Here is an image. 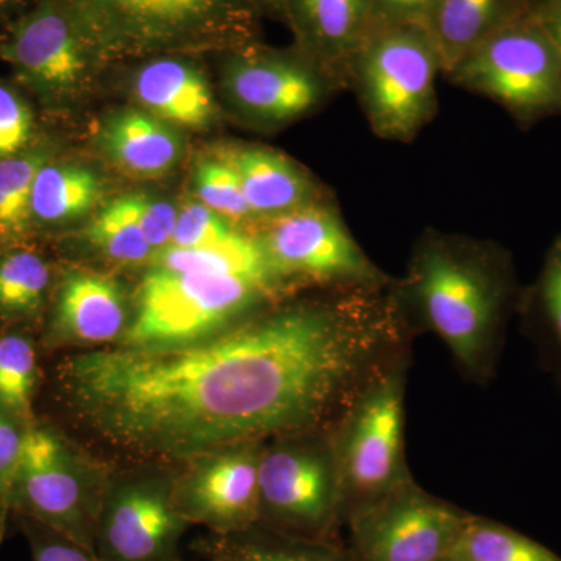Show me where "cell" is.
Listing matches in <instances>:
<instances>
[{
    "label": "cell",
    "instance_id": "6da1fadb",
    "mask_svg": "<svg viewBox=\"0 0 561 561\" xmlns=\"http://www.w3.org/2000/svg\"><path fill=\"white\" fill-rule=\"evenodd\" d=\"M412 348L383 287L301 291L172 348L70 351L55 398L92 437L160 467L221 446L331 430Z\"/></svg>",
    "mask_w": 561,
    "mask_h": 561
},
{
    "label": "cell",
    "instance_id": "7a4b0ae2",
    "mask_svg": "<svg viewBox=\"0 0 561 561\" xmlns=\"http://www.w3.org/2000/svg\"><path fill=\"white\" fill-rule=\"evenodd\" d=\"M391 291L413 337L437 335L463 378L481 387L493 381L519 301L507 251L427 228Z\"/></svg>",
    "mask_w": 561,
    "mask_h": 561
},
{
    "label": "cell",
    "instance_id": "3957f363",
    "mask_svg": "<svg viewBox=\"0 0 561 561\" xmlns=\"http://www.w3.org/2000/svg\"><path fill=\"white\" fill-rule=\"evenodd\" d=\"M111 66L260 43L254 0H69Z\"/></svg>",
    "mask_w": 561,
    "mask_h": 561
},
{
    "label": "cell",
    "instance_id": "277c9868",
    "mask_svg": "<svg viewBox=\"0 0 561 561\" xmlns=\"http://www.w3.org/2000/svg\"><path fill=\"white\" fill-rule=\"evenodd\" d=\"M280 295L242 273L175 271L147 265L133 286L130 324L122 348L190 345L228 330Z\"/></svg>",
    "mask_w": 561,
    "mask_h": 561
},
{
    "label": "cell",
    "instance_id": "5b68a950",
    "mask_svg": "<svg viewBox=\"0 0 561 561\" xmlns=\"http://www.w3.org/2000/svg\"><path fill=\"white\" fill-rule=\"evenodd\" d=\"M0 61L44 116H73L113 68L69 0H36L0 33Z\"/></svg>",
    "mask_w": 561,
    "mask_h": 561
},
{
    "label": "cell",
    "instance_id": "8992f818",
    "mask_svg": "<svg viewBox=\"0 0 561 561\" xmlns=\"http://www.w3.org/2000/svg\"><path fill=\"white\" fill-rule=\"evenodd\" d=\"M440 57L424 25L376 27L351 66L348 88L378 138L412 142L438 113Z\"/></svg>",
    "mask_w": 561,
    "mask_h": 561
},
{
    "label": "cell",
    "instance_id": "52a82bcc",
    "mask_svg": "<svg viewBox=\"0 0 561 561\" xmlns=\"http://www.w3.org/2000/svg\"><path fill=\"white\" fill-rule=\"evenodd\" d=\"M111 471L46 419L28 426L9 491L11 515L27 516L95 552Z\"/></svg>",
    "mask_w": 561,
    "mask_h": 561
},
{
    "label": "cell",
    "instance_id": "ba28073f",
    "mask_svg": "<svg viewBox=\"0 0 561 561\" xmlns=\"http://www.w3.org/2000/svg\"><path fill=\"white\" fill-rule=\"evenodd\" d=\"M250 234L283 297L393 280L357 243L332 201L257 221Z\"/></svg>",
    "mask_w": 561,
    "mask_h": 561
},
{
    "label": "cell",
    "instance_id": "9c48e42d",
    "mask_svg": "<svg viewBox=\"0 0 561 561\" xmlns=\"http://www.w3.org/2000/svg\"><path fill=\"white\" fill-rule=\"evenodd\" d=\"M412 353L373 379L331 427L346 515L413 482L405 457V390Z\"/></svg>",
    "mask_w": 561,
    "mask_h": 561
},
{
    "label": "cell",
    "instance_id": "30bf717a",
    "mask_svg": "<svg viewBox=\"0 0 561 561\" xmlns=\"http://www.w3.org/2000/svg\"><path fill=\"white\" fill-rule=\"evenodd\" d=\"M345 518L331 430L295 432L264 442L260 460V524L330 540Z\"/></svg>",
    "mask_w": 561,
    "mask_h": 561
},
{
    "label": "cell",
    "instance_id": "8fae6325",
    "mask_svg": "<svg viewBox=\"0 0 561 561\" xmlns=\"http://www.w3.org/2000/svg\"><path fill=\"white\" fill-rule=\"evenodd\" d=\"M448 79L522 119L561 111V55L542 24L505 22Z\"/></svg>",
    "mask_w": 561,
    "mask_h": 561
},
{
    "label": "cell",
    "instance_id": "7c38bea8",
    "mask_svg": "<svg viewBox=\"0 0 561 561\" xmlns=\"http://www.w3.org/2000/svg\"><path fill=\"white\" fill-rule=\"evenodd\" d=\"M220 58L221 98L257 130H278L319 111L341 88L300 50L249 44Z\"/></svg>",
    "mask_w": 561,
    "mask_h": 561
},
{
    "label": "cell",
    "instance_id": "4fadbf2b",
    "mask_svg": "<svg viewBox=\"0 0 561 561\" xmlns=\"http://www.w3.org/2000/svg\"><path fill=\"white\" fill-rule=\"evenodd\" d=\"M173 468L111 472L95 529L102 561H175L191 524L173 501Z\"/></svg>",
    "mask_w": 561,
    "mask_h": 561
},
{
    "label": "cell",
    "instance_id": "5bb4252c",
    "mask_svg": "<svg viewBox=\"0 0 561 561\" xmlns=\"http://www.w3.org/2000/svg\"><path fill=\"white\" fill-rule=\"evenodd\" d=\"M470 518L413 481L345 519L357 561H445Z\"/></svg>",
    "mask_w": 561,
    "mask_h": 561
},
{
    "label": "cell",
    "instance_id": "9a60e30c",
    "mask_svg": "<svg viewBox=\"0 0 561 561\" xmlns=\"http://www.w3.org/2000/svg\"><path fill=\"white\" fill-rule=\"evenodd\" d=\"M264 442L198 454L173 467V501L191 526L227 535L260 524V460Z\"/></svg>",
    "mask_w": 561,
    "mask_h": 561
},
{
    "label": "cell",
    "instance_id": "2e32d148",
    "mask_svg": "<svg viewBox=\"0 0 561 561\" xmlns=\"http://www.w3.org/2000/svg\"><path fill=\"white\" fill-rule=\"evenodd\" d=\"M133 287L111 272L79 261L58 265L41 351H84L117 345L130 324Z\"/></svg>",
    "mask_w": 561,
    "mask_h": 561
},
{
    "label": "cell",
    "instance_id": "e0dca14e",
    "mask_svg": "<svg viewBox=\"0 0 561 561\" xmlns=\"http://www.w3.org/2000/svg\"><path fill=\"white\" fill-rule=\"evenodd\" d=\"M202 58L158 55L136 61L128 76L133 105L181 131L216 127L221 108Z\"/></svg>",
    "mask_w": 561,
    "mask_h": 561
},
{
    "label": "cell",
    "instance_id": "ac0fdd59",
    "mask_svg": "<svg viewBox=\"0 0 561 561\" xmlns=\"http://www.w3.org/2000/svg\"><path fill=\"white\" fill-rule=\"evenodd\" d=\"M283 16L297 49L339 88H348L351 66L376 28L371 0H286Z\"/></svg>",
    "mask_w": 561,
    "mask_h": 561
},
{
    "label": "cell",
    "instance_id": "d6986e66",
    "mask_svg": "<svg viewBox=\"0 0 561 561\" xmlns=\"http://www.w3.org/2000/svg\"><path fill=\"white\" fill-rule=\"evenodd\" d=\"M92 144L111 169L138 181L172 175L186 151L183 131L133 103L103 114Z\"/></svg>",
    "mask_w": 561,
    "mask_h": 561
},
{
    "label": "cell",
    "instance_id": "ffe728a7",
    "mask_svg": "<svg viewBox=\"0 0 561 561\" xmlns=\"http://www.w3.org/2000/svg\"><path fill=\"white\" fill-rule=\"evenodd\" d=\"M213 149L238 175L256 224L316 203L331 202L323 184L311 172L272 147L230 142Z\"/></svg>",
    "mask_w": 561,
    "mask_h": 561
},
{
    "label": "cell",
    "instance_id": "44dd1931",
    "mask_svg": "<svg viewBox=\"0 0 561 561\" xmlns=\"http://www.w3.org/2000/svg\"><path fill=\"white\" fill-rule=\"evenodd\" d=\"M108 194L110 180L98 165L58 151L44 162L33 183L31 217L36 241L79 230L110 201Z\"/></svg>",
    "mask_w": 561,
    "mask_h": 561
},
{
    "label": "cell",
    "instance_id": "7402d4cb",
    "mask_svg": "<svg viewBox=\"0 0 561 561\" xmlns=\"http://www.w3.org/2000/svg\"><path fill=\"white\" fill-rule=\"evenodd\" d=\"M58 265L43 242L0 250V328L24 327L39 334Z\"/></svg>",
    "mask_w": 561,
    "mask_h": 561
},
{
    "label": "cell",
    "instance_id": "603a6c76",
    "mask_svg": "<svg viewBox=\"0 0 561 561\" xmlns=\"http://www.w3.org/2000/svg\"><path fill=\"white\" fill-rule=\"evenodd\" d=\"M195 549L209 561H357L330 540H311L254 524L227 535L208 534Z\"/></svg>",
    "mask_w": 561,
    "mask_h": 561
},
{
    "label": "cell",
    "instance_id": "cb8c5ba5",
    "mask_svg": "<svg viewBox=\"0 0 561 561\" xmlns=\"http://www.w3.org/2000/svg\"><path fill=\"white\" fill-rule=\"evenodd\" d=\"M507 0H437L426 31L448 77L465 58L505 24Z\"/></svg>",
    "mask_w": 561,
    "mask_h": 561
},
{
    "label": "cell",
    "instance_id": "d4e9b609",
    "mask_svg": "<svg viewBox=\"0 0 561 561\" xmlns=\"http://www.w3.org/2000/svg\"><path fill=\"white\" fill-rule=\"evenodd\" d=\"M60 150L61 144L47 135L31 149L0 160V250L38 242L31 217L33 183L44 162Z\"/></svg>",
    "mask_w": 561,
    "mask_h": 561
},
{
    "label": "cell",
    "instance_id": "484cf974",
    "mask_svg": "<svg viewBox=\"0 0 561 561\" xmlns=\"http://www.w3.org/2000/svg\"><path fill=\"white\" fill-rule=\"evenodd\" d=\"M518 311L541 367L561 387V238L549 250L537 283L519 297Z\"/></svg>",
    "mask_w": 561,
    "mask_h": 561
},
{
    "label": "cell",
    "instance_id": "4316f807",
    "mask_svg": "<svg viewBox=\"0 0 561 561\" xmlns=\"http://www.w3.org/2000/svg\"><path fill=\"white\" fill-rule=\"evenodd\" d=\"M70 236H76L81 249L84 247L92 256L111 267L144 271L154 256V250L119 195L110 198Z\"/></svg>",
    "mask_w": 561,
    "mask_h": 561
},
{
    "label": "cell",
    "instance_id": "83f0119b",
    "mask_svg": "<svg viewBox=\"0 0 561 561\" xmlns=\"http://www.w3.org/2000/svg\"><path fill=\"white\" fill-rule=\"evenodd\" d=\"M38 332L0 328V405L25 424L38 419L36 398L43 381Z\"/></svg>",
    "mask_w": 561,
    "mask_h": 561
},
{
    "label": "cell",
    "instance_id": "f1b7e54d",
    "mask_svg": "<svg viewBox=\"0 0 561 561\" xmlns=\"http://www.w3.org/2000/svg\"><path fill=\"white\" fill-rule=\"evenodd\" d=\"M445 561H561V557L504 524L471 515Z\"/></svg>",
    "mask_w": 561,
    "mask_h": 561
},
{
    "label": "cell",
    "instance_id": "f546056e",
    "mask_svg": "<svg viewBox=\"0 0 561 561\" xmlns=\"http://www.w3.org/2000/svg\"><path fill=\"white\" fill-rule=\"evenodd\" d=\"M191 186L195 201L220 214L236 227L250 232L256 224L243 197L238 175L216 150L210 149L195 158Z\"/></svg>",
    "mask_w": 561,
    "mask_h": 561
},
{
    "label": "cell",
    "instance_id": "4dcf8cb0",
    "mask_svg": "<svg viewBox=\"0 0 561 561\" xmlns=\"http://www.w3.org/2000/svg\"><path fill=\"white\" fill-rule=\"evenodd\" d=\"M47 135L31 95L13 80L0 79V160L31 149Z\"/></svg>",
    "mask_w": 561,
    "mask_h": 561
},
{
    "label": "cell",
    "instance_id": "1f68e13d",
    "mask_svg": "<svg viewBox=\"0 0 561 561\" xmlns=\"http://www.w3.org/2000/svg\"><path fill=\"white\" fill-rule=\"evenodd\" d=\"M250 232L236 227L230 220L206 208L194 197L179 205V220L169 247L202 249V247L228 245L241 241Z\"/></svg>",
    "mask_w": 561,
    "mask_h": 561
},
{
    "label": "cell",
    "instance_id": "d6a6232c",
    "mask_svg": "<svg viewBox=\"0 0 561 561\" xmlns=\"http://www.w3.org/2000/svg\"><path fill=\"white\" fill-rule=\"evenodd\" d=\"M119 197L125 208L130 210L133 219L138 221L154 254L168 249L179 220V205L147 191L125 192Z\"/></svg>",
    "mask_w": 561,
    "mask_h": 561
},
{
    "label": "cell",
    "instance_id": "836d02e7",
    "mask_svg": "<svg viewBox=\"0 0 561 561\" xmlns=\"http://www.w3.org/2000/svg\"><path fill=\"white\" fill-rule=\"evenodd\" d=\"M33 561H102L98 553L27 516L14 515Z\"/></svg>",
    "mask_w": 561,
    "mask_h": 561
},
{
    "label": "cell",
    "instance_id": "e575fe53",
    "mask_svg": "<svg viewBox=\"0 0 561 561\" xmlns=\"http://www.w3.org/2000/svg\"><path fill=\"white\" fill-rule=\"evenodd\" d=\"M28 426L31 424H25L0 405V497L7 504L11 481L27 440Z\"/></svg>",
    "mask_w": 561,
    "mask_h": 561
},
{
    "label": "cell",
    "instance_id": "d590c367",
    "mask_svg": "<svg viewBox=\"0 0 561 561\" xmlns=\"http://www.w3.org/2000/svg\"><path fill=\"white\" fill-rule=\"evenodd\" d=\"M437 0H371L376 27L426 24Z\"/></svg>",
    "mask_w": 561,
    "mask_h": 561
},
{
    "label": "cell",
    "instance_id": "8d00e7d4",
    "mask_svg": "<svg viewBox=\"0 0 561 561\" xmlns=\"http://www.w3.org/2000/svg\"><path fill=\"white\" fill-rule=\"evenodd\" d=\"M36 0H0V24L7 25L16 20L25 10L31 9Z\"/></svg>",
    "mask_w": 561,
    "mask_h": 561
},
{
    "label": "cell",
    "instance_id": "74e56055",
    "mask_svg": "<svg viewBox=\"0 0 561 561\" xmlns=\"http://www.w3.org/2000/svg\"><path fill=\"white\" fill-rule=\"evenodd\" d=\"M542 27H545L548 35L551 36L557 50H559L561 55V0H556L551 13L546 16Z\"/></svg>",
    "mask_w": 561,
    "mask_h": 561
},
{
    "label": "cell",
    "instance_id": "f35d334b",
    "mask_svg": "<svg viewBox=\"0 0 561 561\" xmlns=\"http://www.w3.org/2000/svg\"><path fill=\"white\" fill-rule=\"evenodd\" d=\"M254 3L260 7V10H268L275 14H283L286 0H254Z\"/></svg>",
    "mask_w": 561,
    "mask_h": 561
},
{
    "label": "cell",
    "instance_id": "ab89813d",
    "mask_svg": "<svg viewBox=\"0 0 561 561\" xmlns=\"http://www.w3.org/2000/svg\"><path fill=\"white\" fill-rule=\"evenodd\" d=\"M11 516L9 504L0 497V545H2L3 537H5L7 524Z\"/></svg>",
    "mask_w": 561,
    "mask_h": 561
}]
</instances>
